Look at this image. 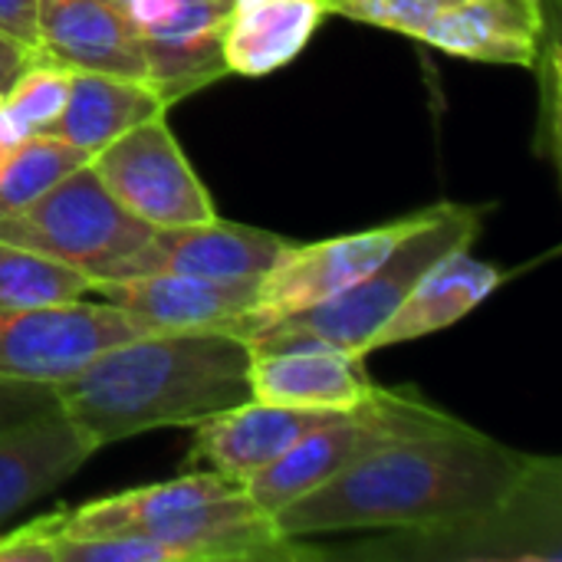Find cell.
Masks as SVG:
<instances>
[{"label": "cell", "instance_id": "cell-1", "mask_svg": "<svg viewBox=\"0 0 562 562\" xmlns=\"http://www.w3.org/2000/svg\"><path fill=\"white\" fill-rule=\"evenodd\" d=\"M530 461L533 454L454 422L369 454L273 514V527L286 540H310L464 517L510 491Z\"/></svg>", "mask_w": 562, "mask_h": 562}, {"label": "cell", "instance_id": "cell-2", "mask_svg": "<svg viewBox=\"0 0 562 562\" xmlns=\"http://www.w3.org/2000/svg\"><path fill=\"white\" fill-rule=\"evenodd\" d=\"M247 339L224 329L148 333L109 346L56 385L59 412L92 451L158 431L194 428L250 402Z\"/></svg>", "mask_w": 562, "mask_h": 562}, {"label": "cell", "instance_id": "cell-3", "mask_svg": "<svg viewBox=\"0 0 562 562\" xmlns=\"http://www.w3.org/2000/svg\"><path fill=\"white\" fill-rule=\"evenodd\" d=\"M36 524L53 537H145L168 547L178 562L326 560V550L286 540L273 517L257 510L244 484L207 468L56 510Z\"/></svg>", "mask_w": 562, "mask_h": 562}, {"label": "cell", "instance_id": "cell-4", "mask_svg": "<svg viewBox=\"0 0 562 562\" xmlns=\"http://www.w3.org/2000/svg\"><path fill=\"white\" fill-rule=\"evenodd\" d=\"M336 557L389 562H562V464L533 458L487 507L464 517L389 530Z\"/></svg>", "mask_w": 562, "mask_h": 562}, {"label": "cell", "instance_id": "cell-5", "mask_svg": "<svg viewBox=\"0 0 562 562\" xmlns=\"http://www.w3.org/2000/svg\"><path fill=\"white\" fill-rule=\"evenodd\" d=\"M484 214L487 207L481 204H454V201L435 204L431 217L418 231H412L375 270L359 277L352 286H346L333 300L273 323L270 329L250 339V349L329 346V349L366 359L372 336L402 306L412 286L441 257L464 250L477 240Z\"/></svg>", "mask_w": 562, "mask_h": 562}, {"label": "cell", "instance_id": "cell-6", "mask_svg": "<svg viewBox=\"0 0 562 562\" xmlns=\"http://www.w3.org/2000/svg\"><path fill=\"white\" fill-rule=\"evenodd\" d=\"M454 422H458L454 415L435 408L431 402L415 398L412 392L379 389L366 405L342 412L339 418L303 435L290 451H283L260 474H254L244 484V491L257 504V510L273 517L286 504L323 487L326 481L339 477L342 471L366 461L369 454L395 441L448 428Z\"/></svg>", "mask_w": 562, "mask_h": 562}, {"label": "cell", "instance_id": "cell-7", "mask_svg": "<svg viewBox=\"0 0 562 562\" xmlns=\"http://www.w3.org/2000/svg\"><path fill=\"white\" fill-rule=\"evenodd\" d=\"M151 224L128 214L82 165L46 188L36 201L0 217V240L53 257L89 280H105L148 237Z\"/></svg>", "mask_w": 562, "mask_h": 562}, {"label": "cell", "instance_id": "cell-8", "mask_svg": "<svg viewBox=\"0 0 562 562\" xmlns=\"http://www.w3.org/2000/svg\"><path fill=\"white\" fill-rule=\"evenodd\" d=\"M431 211L435 204L415 214H405L398 221H389L382 227H369V231H356V234H342V237H329L316 244L293 240L260 277L254 303L227 326V333L250 342L273 323L333 300L336 293L352 286L359 277L375 270L412 231H418L431 217Z\"/></svg>", "mask_w": 562, "mask_h": 562}, {"label": "cell", "instance_id": "cell-9", "mask_svg": "<svg viewBox=\"0 0 562 562\" xmlns=\"http://www.w3.org/2000/svg\"><path fill=\"white\" fill-rule=\"evenodd\" d=\"M158 333L105 300L0 310V379L59 385L109 346Z\"/></svg>", "mask_w": 562, "mask_h": 562}, {"label": "cell", "instance_id": "cell-10", "mask_svg": "<svg viewBox=\"0 0 562 562\" xmlns=\"http://www.w3.org/2000/svg\"><path fill=\"white\" fill-rule=\"evenodd\" d=\"M105 191L151 227L214 221V201L184 158L165 115H155L89 158Z\"/></svg>", "mask_w": 562, "mask_h": 562}, {"label": "cell", "instance_id": "cell-11", "mask_svg": "<svg viewBox=\"0 0 562 562\" xmlns=\"http://www.w3.org/2000/svg\"><path fill=\"white\" fill-rule=\"evenodd\" d=\"M125 10L148 66V82L165 105L227 76L224 33L231 0H132Z\"/></svg>", "mask_w": 562, "mask_h": 562}, {"label": "cell", "instance_id": "cell-12", "mask_svg": "<svg viewBox=\"0 0 562 562\" xmlns=\"http://www.w3.org/2000/svg\"><path fill=\"white\" fill-rule=\"evenodd\" d=\"M293 240L244 227L231 221H204L184 227H155L151 237L122 260L112 277H138V273H184L211 283L231 286H257L270 263L290 247ZM105 277V280H112Z\"/></svg>", "mask_w": 562, "mask_h": 562}, {"label": "cell", "instance_id": "cell-13", "mask_svg": "<svg viewBox=\"0 0 562 562\" xmlns=\"http://www.w3.org/2000/svg\"><path fill=\"white\" fill-rule=\"evenodd\" d=\"M36 53L69 72H105L148 82L128 10L115 0H40Z\"/></svg>", "mask_w": 562, "mask_h": 562}, {"label": "cell", "instance_id": "cell-14", "mask_svg": "<svg viewBox=\"0 0 562 562\" xmlns=\"http://www.w3.org/2000/svg\"><path fill=\"white\" fill-rule=\"evenodd\" d=\"M339 415L342 412L290 408V405H267L250 398L237 408H227L194 425L188 468L221 471L231 481L247 484L283 451H290L303 435Z\"/></svg>", "mask_w": 562, "mask_h": 562}, {"label": "cell", "instance_id": "cell-15", "mask_svg": "<svg viewBox=\"0 0 562 562\" xmlns=\"http://www.w3.org/2000/svg\"><path fill=\"white\" fill-rule=\"evenodd\" d=\"M379 389L359 356L329 346L254 349L250 359V395L267 405L352 412Z\"/></svg>", "mask_w": 562, "mask_h": 562}, {"label": "cell", "instance_id": "cell-16", "mask_svg": "<svg viewBox=\"0 0 562 562\" xmlns=\"http://www.w3.org/2000/svg\"><path fill=\"white\" fill-rule=\"evenodd\" d=\"M89 293L138 316L158 333H184V329L227 333V326L254 303L257 286L211 283L184 273H138V277L92 280Z\"/></svg>", "mask_w": 562, "mask_h": 562}, {"label": "cell", "instance_id": "cell-17", "mask_svg": "<svg viewBox=\"0 0 562 562\" xmlns=\"http://www.w3.org/2000/svg\"><path fill=\"white\" fill-rule=\"evenodd\" d=\"M543 20V0H448L422 40L461 59L533 69Z\"/></svg>", "mask_w": 562, "mask_h": 562}, {"label": "cell", "instance_id": "cell-18", "mask_svg": "<svg viewBox=\"0 0 562 562\" xmlns=\"http://www.w3.org/2000/svg\"><path fill=\"white\" fill-rule=\"evenodd\" d=\"M92 454L89 441L59 408L0 431V527L69 481Z\"/></svg>", "mask_w": 562, "mask_h": 562}, {"label": "cell", "instance_id": "cell-19", "mask_svg": "<svg viewBox=\"0 0 562 562\" xmlns=\"http://www.w3.org/2000/svg\"><path fill=\"white\" fill-rule=\"evenodd\" d=\"M504 280H507V273L494 263L471 257V247L441 257L412 286V293L385 319V326L372 336L369 352H379V349H389L398 342H412V339H422V336L454 326L471 310H477L494 290H501Z\"/></svg>", "mask_w": 562, "mask_h": 562}, {"label": "cell", "instance_id": "cell-20", "mask_svg": "<svg viewBox=\"0 0 562 562\" xmlns=\"http://www.w3.org/2000/svg\"><path fill=\"white\" fill-rule=\"evenodd\" d=\"M165 109L168 105L151 82L105 76V72H69L66 105L46 125V135H56L95 155L128 128L155 115H165Z\"/></svg>", "mask_w": 562, "mask_h": 562}, {"label": "cell", "instance_id": "cell-21", "mask_svg": "<svg viewBox=\"0 0 562 562\" xmlns=\"http://www.w3.org/2000/svg\"><path fill=\"white\" fill-rule=\"evenodd\" d=\"M319 0H247L231 3L224 33L227 72L267 76L293 63L323 20Z\"/></svg>", "mask_w": 562, "mask_h": 562}, {"label": "cell", "instance_id": "cell-22", "mask_svg": "<svg viewBox=\"0 0 562 562\" xmlns=\"http://www.w3.org/2000/svg\"><path fill=\"white\" fill-rule=\"evenodd\" d=\"M89 158H92L89 151L46 132L7 145L0 151V217L36 201L59 178L89 165Z\"/></svg>", "mask_w": 562, "mask_h": 562}, {"label": "cell", "instance_id": "cell-23", "mask_svg": "<svg viewBox=\"0 0 562 562\" xmlns=\"http://www.w3.org/2000/svg\"><path fill=\"white\" fill-rule=\"evenodd\" d=\"M92 280L53 257L0 240V310L59 306L92 296Z\"/></svg>", "mask_w": 562, "mask_h": 562}, {"label": "cell", "instance_id": "cell-24", "mask_svg": "<svg viewBox=\"0 0 562 562\" xmlns=\"http://www.w3.org/2000/svg\"><path fill=\"white\" fill-rule=\"evenodd\" d=\"M69 95V69L56 63H33L3 95H0V135L3 148L30 135L46 132V125L63 112Z\"/></svg>", "mask_w": 562, "mask_h": 562}, {"label": "cell", "instance_id": "cell-25", "mask_svg": "<svg viewBox=\"0 0 562 562\" xmlns=\"http://www.w3.org/2000/svg\"><path fill=\"white\" fill-rule=\"evenodd\" d=\"M445 3L448 0H319L323 13L382 26V30H395V33L415 36V40H422L425 26Z\"/></svg>", "mask_w": 562, "mask_h": 562}, {"label": "cell", "instance_id": "cell-26", "mask_svg": "<svg viewBox=\"0 0 562 562\" xmlns=\"http://www.w3.org/2000/svg\"><path fill=\"white\" fill-rule=\"evenodd\" d=\"M547 20L533 59V72L543 76V128L537 132V151L557 161L560 122H557V89H560V0H543Z\"/></svg>", "mask_w": 562, "mask_h": 562}, {"label": "cell", "instance_id": "cell-27", "mask_svg": "<svg viewBox=\"0 0 562 562\" xmlns=\"http://www.w3.org/2000/svg\"><path fill=\"white\" fill-rule=\"evenodd\" d=\"M56 408H59L56 385L0 379V431H10L16 425H26L33 418H43V415H49Z\"/></svg>", "mask_w": 562, "mask_h": 562}, {"label": "cell", "instance_id": "cell-28", "mask_svg": "<svg viewBox=\"0 0 562 562\" xmlns=\"http://www.w3.org/2000/svg\"><path fill=\"white\" fill-rule=\"evenodd\" d=\"M36 7L40 0H0V30L30 49H36Z\"/></svg>", "mask_w": 562, "mask_h": 562}, {"label": "cell", "instance_id": "cell-29", "mask_svg": "<svg viewBox=\"0 0 562 562\" xmlns=\"http://www.w3.org/2000/svg\"><path fill=\"white\" fill-rule=\"evenodd\" d=\"M33 63H40V53L30 49V46H23L20 40L7 36V33L0 30V95H3V92H7Z\"/></svg>", "mask_w": 562, "mask_h": 562}, {"label": "cell", "instance_id": "cell-30", "mask_svg": "<svg viewBox=\"0 0 562 562\" xmlns=\"http://www.w3.org/2000/svg\"><path fill=\"white\" fill-rule=\"evenodd\" d=\"M115 3H132V0H115Z\"/></svg>", "mask_w": 562, "mask_h": 562}, {"label": "cell", "instance_id": "cell-31", "mask_svg": "<svg viewBox=\"0 0 562 562\" xmlns=\"http://www.w3.org/2000/svg\"><path fill=\"white\" fill-rule=\"evenodd\" d=\"M0 151H3V135H0Z\"/></svg>", "mask_w": 562, "mask_h": 562}]
</instances>
